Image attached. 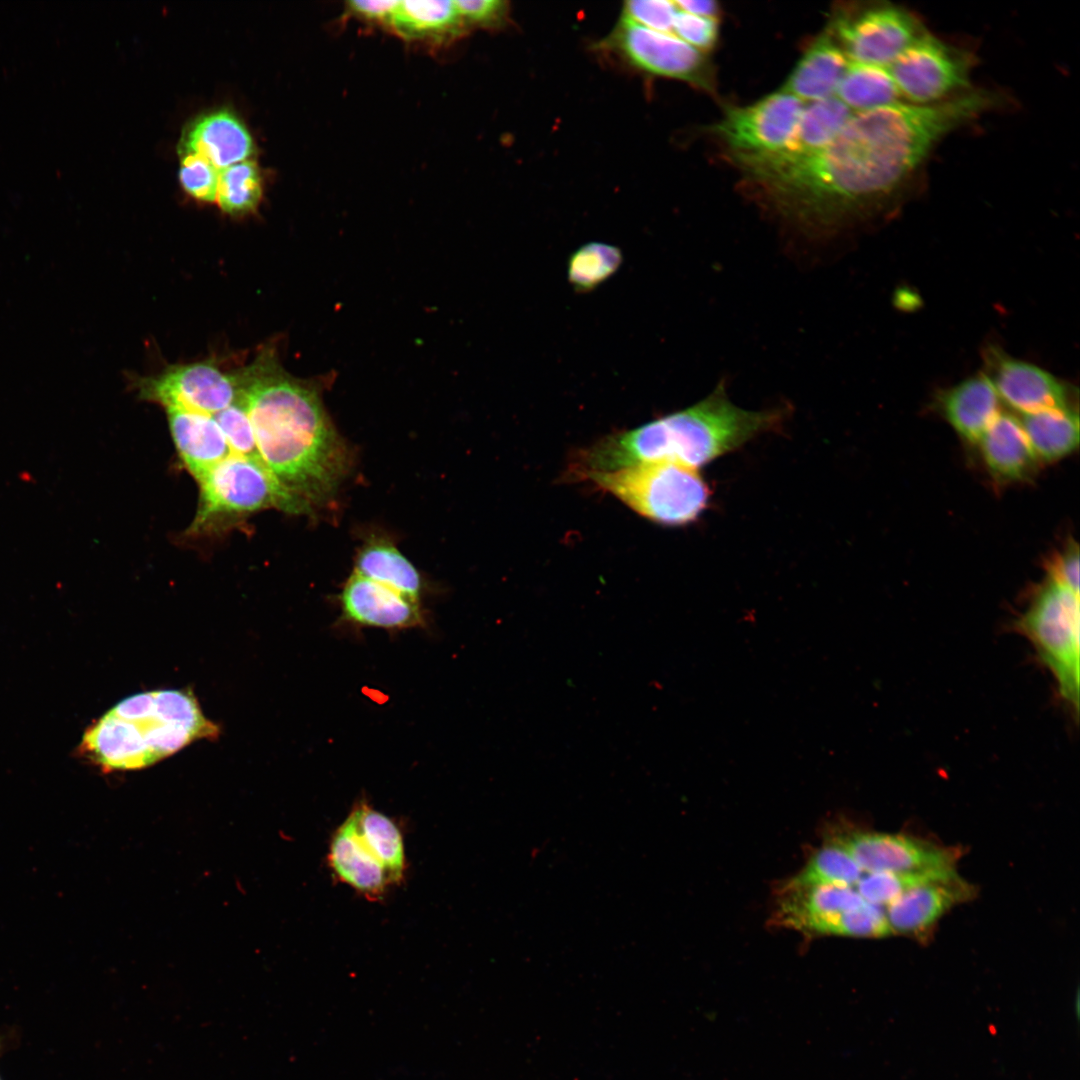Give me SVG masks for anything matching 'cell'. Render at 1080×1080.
<instances>
[{
  "label": "cell",
  "instance_id": "obj_6",
  "mask_svg": "<svg viewBox=\"0 0 1080 1080\" xmlns=\"http://www.w3.org/2000/svg\"><path fill=\"white\" fill-rule=\"evenodd\" d=\"M197 481L199 503L191 534L267 508L304 514L260 459L232 454Z\"/></svg>",
  "mask_w": 1080,
  "mask_h": 1080
},
{
  "label": "cell",
  "instance_id": "obj_10",
  "mask_svg": "<svg viewBox=\"0 0 1080 1080\" xmlns=\"http://www.w3.org/2000/svg\"><path fill=\"white\" fill-rule=\"evenodd\" d=\"M602 46L642 72L683 80L711 89V73L703 52L674 34L658 32L623 18Z\"/></svg>",
  "mask_w": 1080,
  "mask_h": 1080
},
{
  "label": "cell",
  "instance_id": "obj_21",
  "mask_svg": "<svg viewBox=\"0 0 1080 1080\" xmlns=\"http://www.w3.org/2000/svg\"><path fill=\"white\" fill-rule=\"evenodd\" d=\"M182 153L205 157L217 169L247 160L253 141L242 122L232 113L214 112L197 119L181 143Z\"/></svg>",
  "mask_w": 1080,
  "mask_h": 1080
},
{
  "label": "cell",
  "instance_id": "obj_31",
  "mask_svg": "<svg viewBox=\"0 0 1080 1080\" xmlns=\"http://www.w3.org/2000/svg\"><path fill=\"white\" fill-rule=\"evenodd\" d=\"M957 876L955 870L863 873L854 885L861 898L872 905H888L903 893L927 883Z\"/></svg>",
  "mask_w": 1080,
  "mask_h": 1080
},
{
  "label": "cell",
  "instance_id": "obj_20",
  "mask_svg": "<svg viewBox=\"0 0 1080 1080\" xmlns=\"http://www.w3.org/2000/svg\"><path fill=\"white\" fill-rule=\"evenodd\" d=\"M938 408L953 429L969 442H978L999 414V396L985 374L969 377L943 390Z\"/></svg>",
  "mask_w": 1080,
  "mask_h": 1080
},
{
  "label": "cell",
  "instance_id": "obj_33",
  "mask_svg": "<svg viewBox=\"0 0 1080 1080\" xmlns=\"http://www.w3.org/2000/svg\"><path fill=\"white\" fill-rule=\"evenodd\" d=\"M213 417L221 428L233 454L260 459L253 427L240 397L229 407L213 415Z\"/></svg>",
  "mask_w": 1080,
  "mask_h": 1080
},
{
  "label": "cell",
  "instance_id": "obj_25",
  "mask_svg": "<svg viewBox=\"0 0 1080 1080\" xmlns=\"http://www.w3.org/2000/svg\"><path fill=\"white\" fill-rule=\"evenodd\" d=\"M1022 416L1021 425L1038 459L1056 461L1078 447L1077 409H1048Z\"/></svg>",
  "mask_w": 1080,
  "mask_h": 1080
},
{
  "label": "cell",
  "instance_id": "obj_7",
  "mask_svg": "<svg viewBox=\"0 0 1080 1080\" xmlns=\"http://www.w3.org/2000/svg\"><path fill=\"white\" fill-rule=\"evenodd\" d=\"M926 31L906 8L875 2L839 10L829 33L850 62L887 68Z\"/></svg>",
  "mask_w": 1080,
  "mask_h": 1080
},
{
  "label": "cell",
  "instance_id": "obj_28",
  "mask_svg": "<svg viewBox=\"0 0 1080 1080\" xmlns=\"http://www.w3.org/2000/svg\"><path fill=\"white\" fill-rule=\"evenodd\" d=\"M349 816L362 839L398 883L405 870L404 843L399 827L364 801L354 806Z\"/></svg>",
  "mask_w": 1080,
  "mask_h": 1080
},
{
  "label": "cell",
  "instance_id": "obj_5",
  "mask_svg": "<svg viewBox=\"0 0 1080 1080\" xmlns=\"http://www.w3.org/2000/svg\"><path fill=\"white\" fill-rule=\"evenodd\" d=\"M1079 594L1047 579L1032 595L1011 629L1026 638L1052 675L1058 696L1076 719L1079 714Z\"/></svg>",
  "mask_w": 1080,
  "mask_h": 1080
},
{
  "label": "cell",
  "instance_id": "obj_2",
  "mask_svg": "<svg viewBox=\"0 0 1080 1080\" xmlns=\"http://www.w3.org/2000/svg\"><path fill=\"white\" fill-rule=\"evenodd\" d=\"M783 417V409L749 411L734 405L721 382L693 406L607 435L580 450L572 470L603 472L654 462L698 469L775 429Z\"/></svg>",
  "mask_w": 1080,
  "mask_h": 1080
},
{
  "label": "cell",
  "instance_id": "obj_41",
  "mask_svg": "<svg viewBox=\"0 0 1080 1080\" xmlns=\"http://www.w3.org/2000/svg\"><path fill=\"white\" fill-rule=\"evenodd\" d=\"M1 1048H2V1040L0 1039V1050H1ZM0 1080H2L1 1077H0Z\"/></svg>",
  "mask_w": 1080,
  "mask_h": 1080
},
{
  "label": "cell",
  "instance_id": "obj_15",
  "mask_svg": "<svg viewBox=\"0 0 1080 1080\" xmlns=\"http://www.w3.org/2000/svg\"><path fill=\"white\" fill-rule=\"evenodd\" d=\"M865 903L853 886L787 884L778 899L776 921L801 931L833 935L840 916Z\"/></svg>",
  "mask_w": 1080,
  "mask_h": 1080
},
{
  "label": "cell",
  "instance_id": "obj_35",
  "mask_svg": "<svg viewBox=\"0 0 1080 1080\" xmlns=\"http://www.w3.org/2000/svg\"><path fill=\"white\" fill-rule=\"evenodd\" d=\"M677 10L674 1L630 0L624 3L621 18L651 30L673 34Z\"/></svg>",
  "mask_w": 1080,
  "mask_h": 1080
},
{
  "label": "cell",
  "instance_id": "obj_16",
  "mask_svg": "<svg viewBox=\"0 0 1080 1080\" xmlns=\"http://www.w3.org/2000/svg\"><path fill=\"white\" fill-rule=\"evenodd\" d=\"M972 895L973 888L957 875L908 890L887 905L885 916L892 933H919Z\"/></svg>",
  "mask_w": 1080,
  "mask_h": 1080
},
{
  "label": "cell",
  "instance_id": "obj_30",
  "mask_svg": "<svg viewBox=\"0 0 1080 1080\" xmlns=\"http://www.w3.org/2000/svg\"><path fill=\"white\" fill-rule=\"evenodd\" d=\"M863 873L844 849L827 841L787 884L792 886L835 884L854 887Z\"/></svg>",
  "mask_w": 1080,
  "mask_h": 1080
},
{
  "label": "cell",
  "instance_id": "obj_18",
  "mask_svg": "<svg viewBox=\"0 0 1080 1080\" xmlns=\"http://www.w3.org/2000/svg\"><path fill=\"white\" fill-rule=\"evenodd\" d=\"M166 411L177 452L196 480L233 454L212 415L180 409Z\"/></svg>",
  "mask_w": 1080,
  "mask_h": 1080
},
{
  "label": "cell",
  "instance_id": "obj_40",
  "mask_svg": "<svg viewBox=\"0 0 1080 1080\" xmlns=\"http://www.w3.org/2000/svg\"><path fill=\"white\" fill-rule=\"evenodd\" d=\"M679 10L700 17L715 18L719 13L718 3L710 0L674 1Z\"/></svg>",
  "mask_w": 1080,
  "mask_h": 1080
},
{
  "label": "cell",
  "instance_id": "obj_36",
  "mask_svg": "<svg viewBox=\"0 0 1080 1080\" xmlns=\"http://www.w3.org/2000/svg\"><path fill=\"white\" fill-rule=\"evenodd\" d=\"M673 34L700 51L709 50L718 39V20L678 9L674 18Z\"/></svg>",
  "mask_w": 1080,
  "mask_h": 1080
},
{
  "label": "cell",
  "instance_id": "obj_37",
  "mask_svg": "<svg viewBox=\"0 0 1080 1080\" xmlns=\"http://www.w3.org/2000/svg\"><path fill=\"white\" fill-rule=\"evenodd\" d=\"M455 4L467 31L502 26L509 12L508 2L502 0H460Z\"/></svg>",
  "mask_w": 1080,
  "mask_h": 1080
},
{
  "label": "cell",
  "instance_id": "obj_11",
  "mask_svg": "<svg viewBox=\"0 0 1080 1080\" xmlns=\"http://www.w3.org/2000/svg\"><path fill=\"white\" fill-rule=\"evenodd\" d=\"M803 109L802 100L780 90L752 105L729 109L711 131L735 153L779 152L790 144Z\"/></svg>",
  "mask_w": 1080,
  "mask_h": 1080
},
{
  "label": "cell",
  "instance_id": "obj_4",
  "mask_svg": "<svg viewBox=\"0 0 1080 1080\" xmlns=\"http://www.w3.org/2000/svg\"><path fill=\"white\" fill-rule=\"evenodd\" d=\"M574 478L593 482L642 517L665 526L694 522L707 508L711 496L697 469L673 462L590 471Z\"/></svg>",
  "mask_w": 1080,
  "mask_h": 1080
},
{
  "label": "cell",
  "instance_id": "obj_24",
  "mask_svg": "<svg viewBox=\"0 0 1080 1080\" xmlns=\"http://www.w3.org/2000/svg\"><path fill=\"white\" fill-rule=\"evenodd\" d=\"M353 572L420 601L424 582L411 561L384 535H369L360 546Z\"/></svg>",
  "mask_w": 1080,
  "mask_h": 1080
},
{
  "label": "cell",
  "instance_id": "obj_29",
  "mask_svg": "<svg viewBox=\"0 0 1080 1080\" xmlns=\"http://www.w3.org/2000/svg\"><path fill=\"white\" fill-rule=\"evenodd\" d=\"M262 196L257 165L250 160L232 164L219 172L216 201L220 209L240 216L254 211Z\"/></svg>",
  "mask_w": 1080,
  "mask_h": 1080
},
{
  "label": "cell",
  "instance_id": "obj_39",
  "mask_svg": "<svg viewBox=\"0 0 1080 1080\" xmlns=\"http://www.w3.org/2000/svg\"><path fill=\"white\" fill-rule=\"evenodd\" d=\"M398 3L399 1H348L346 11L360 20L388 28L390 18Z\"/></svg>",
  "mask_w": 1080,
  "mask_h": 1080
},
{
  "label": "cell",
  "instance_id": "obj_9",
  "mask_svg": "<svg viewBox=\"0 0 1080 1080\" xmlns=\"http://www.w3.org/2000/svg\"><path fill=\"white\" fill-rule=\"evenodd\" d=\"M132 386L138 397L162 405L215 415L239 397L236 372H224L214 361L172 365L152 376H135Z\"/></svg>",
  "mask_w": 1080,
  "mask_h": 1080
},
{
  "label": "cell",
  "instance_id": "obj_1",
  "mask_svg": "<svg viewBox=\"0 0 1080 1080\" xmlns=\"http://www.w3.org/2000/svg\"><path fill=\"white\" fill-rule=\"evenodd\" d=\"M237 374L239 397L264 465L304 514L326 507L353 465L352 450L323 403L334 375H291L274 344L266 345Z\"/></svg>",
  "mask_w": 1080,
  "mask_h": 1080
},
{
  "label": "cell",
  "instance_id": "obj_38",
  "mask_svg": "<svg viewBox=\"0 0 1080 1080\" xmlns=\"http://www.w3.org/2000/svg\"><path fill=\"white\" fill-rule=\"evenodd\" d=\"M1048 579L1062 584L1079 594V547L1073 539L1058 552L1047 564Z\"/></svg>",
  "mask_w": 1080,
  "mask_h": 1080
},
{
  "label": "cell",
  "instance_id": "obj_23",
  "mask_svg": "<svg viewBox=\"0 0 1080 1080\" xmlns=\"http://www.w3.org/2000/svg\"><path fill=\"white\" fill-rule=\"evenodd\" d=\"M388 28L401 38L431 45L457 39L467 29L455 1H399Z\"/></svg>",
  "mask_w": 1080,
  "mask_h": 1080
},
{
  "label": "cell",
  "instance_id": "obj_22",
  "mask_svg": "<svg viewBox=\"0 0 1080 1080\" xmlns=\"http://www.w3.org/2000/svg\"><path fill=\"white\" fill-rule=\"evenodd\" d=\"M849 62L832 35L825 32L808 48L780 90L800 100L828 98L836 91Z\"/></svg>",
  "mask_w": 1080,
  "mask_h": 1080
},
{
  "label": "cell",
  "instance_id": "obj_14",
  "mask_svg": "<svg viewBox=\"0 0 1080 1080\" xmlns=\"http://www.w3.org/2000/svg\"><path fill=\"white\" fill-rule=\"evenodd\" d=\"M338 599L341 618L354 625L401 630L424 623L420 601L355 572L344 583Z\"/></svg>",
  "mask_w": 1080,
  "mask_h": 1080
},
{
  "label": "cell",
  "instance_id": "obj_27",
  "mask_svg": "<svg viewBox=\"0 0 1080 1080\" xmlns=\"http://www.w3.org/2000/svg\"><path fill=\"white\" fill-rule=\"evenodd\" d=\"M836 93L854 112L903 102L887 68L854 62H849Z\"/></svg>",
  "mask_w": 1080,
  "mask_h": 1080
},
{
  "label": "cell",
  "instance_id": "obj_17",
  "mask_svg": "<svg viewBox=\"0 0 1080 1080\" xmlns=\"http://www.w3.org/2000/svg\"><path fill=\"white\" fill-rule=\"evenodd\" d=\"M328 861L339 880L368 898L383 896L387 888L396 883L361 838L349 816L332 837Z\"/></svg>",
  "mask_w": 1080,
  "mask_h": 1080
},
{
  "label": "cell",
  "instance_id": "obj_34",
  "mask_svg": "<svg viewBox=\"0 0 1080 1080\" xmlns=\"http://www.w3.org/2000/svg\"><path fill=\"white\" fill-rule=\"evenodd\" d=\"M182 154L179 179L184 190L197 200L216 201L220 170L202 155Z\"/></svg>",
  "mask_w": 1080,
  "mask_h": 1080
},
{
  "label": "cell",
  "instance_id": "obj_8",
  "mask_svg": "<svg viewBox=\"0 0 1080 1080\" xmlns=\"http://www.w3.org/2000/svg\"><path fill=\"white\" fill-rule=\"evenodd\" d=\"M972 65L966 51L926 31L887 69L902 98L928 105L970 90Z\"/></svg>",
  "mask_w": 1080,
  "mask_h": 1080
},
{
  "label": "cell",
  "instance_id": "obj_12",
  "mask_svg": "<svg viewBox=\"0 0 1080 1080\" xmlns=\"http://www.w3.org/2000/svg\"><path fill=\"white\" fill-rule=\"evenodd\" d=\"M828 841L844 849L865 873L955 870L959 856L952 848L903 834L845 830Z\"/></svg>",
  "mask_w": 1080,
  "mask_h": 1080
},
{
  "label": "cell",
  "instance_id": "obj_3",
  "mask_svg": "<svg viewBox=\"0 0 1080 1080\" xmlns=\"http://www.w3.org/2000/svg\"><path fill=\"white\" fill-rule=\"evenodd\" d=\"M218 733L190 691L155 690L112 707L86 730L80 750L104 771L137 770Z\"/></svg>",
  "mask_w": 1080,
  "mask_h": 1080
},
{
  "label": "cell",
  "instance_id": "obj_26",
  "mask_svg": "<svg viewBox=\"0 0 1080 1080\" xmlns=\"http://www.w3.org/2000/svg\"><path fill=\"white\" fill-rule=\"evenodd\" d=\"M853 113L837 97L812 101L804 106L790 144L779 153L802 156L822 149L837 136Z\"/></svg>",
  "mask_w": 1080,
  "mask_h": 1080
},
{
  "label": "cell",
  "instance_id": "obj_13",
  "mask_svg": "<svg viewBox=\"0 0 1080 1080\" xmlns=\"http://www.w3.org/2000/svg\"><path fill=\"white\" fill-rule=\"evenodd\" d=\"M985 364L999 398L1022 414L1072 408L1070 389L1048 371L994 347L986 350Z\"/></svg>",
  "mask_w": 1080,
  "mask_h": 1080
},
{
  "label": "cell",
  "instance_id": "obj_32",
  "mask_svg": "<svg viewBox=\"0 0 1080 1080\" xmlns=\"http://www.w3.org/2000/svg\"><path fill=\"white\" fill-rule=\"evenodd\" d=\"M621 262L619 248L606 243H588L569 258L568 280L576 291H590L613 275Z\"/></svg>",
  "mask_w": 1080,
  "mask_h": 1080
},
{
  "label": "cell",
  "instance_id": "obj_19",
  "mask_svg": "<svg viewBox=\"0 0 1080 1080\" xmlns=\"http://www.w3.org/2000/svg\"><path fill=\"white\" fill-rule=\"evenodd\" d=\"M992 477L1000 482L1025 480L1036 470L1038 458L1021 422L999 413L978 440Z\"/></svg>",
  "mask_w": 1080,
  "mask_h": 1080
}]
</instances>
